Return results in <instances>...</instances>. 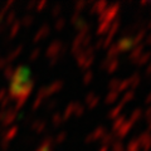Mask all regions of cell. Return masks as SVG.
Masks as SVG:
<instances>
[{
  "instance_id": "cell-1",
  "label": "cell",
  "mask_w": 151,
  "mask_h": 151,
  "mask_svg": "<svg viewBox=\"0 0 151 151\" xmlns=\"http://www.w3.org/2000/svg\"><path fill=\"white\" fill-rule=\"evenodd\" d=\"M28 81H29V77H28V72L23 69H18V72L14 74L13 77V82H12V93L13 96H18L23 98L24 94H23L22 89L24 86H28Z\"/></svg>"
}]
</instances>
